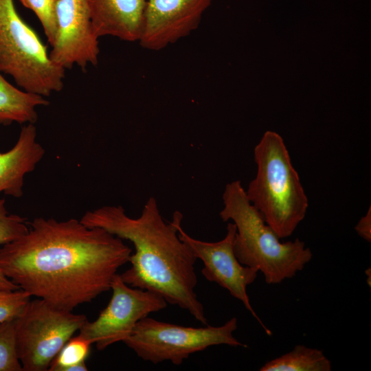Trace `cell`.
<instances>
[{"mask_svg":"<svg viewBox=\"0 0 371 371\" xmlns=\"http://www.w3.org/2000/svg\"><path fill=\"white\" fill-rule=\"evenodd\" d=\"M132 249L80 220L34 218L28 231L0 248V271L31 296L72 311L111 289Z\"/></svg>","mask_w":371,"mask_h":371,"instance_id":"cell-1","label":"cell"},{"mask_svg":"<svg viewBox=\"0 0 371 371\" xmlns=\"http://www.w3.org/2000/svg\"><path fill=\"white\" fill-rule=\"evenodd\" d=\"M182 218L177 211L171 221H166L155 198L150 196L137 218L128 216L121 205H105L87 212L80 221L133 243L131 266L120 274L126 284L159 294L168 304L188 311L206 326L204 308L195 293L197 259L179 236Z\"/></svg>","mask_w":371,"mask_h":371,"instance_id":"cell-2","label":"cell"},{"mask_svg":"<svg viewBox=\"0 0 371 371\" xmlns=\"http://www.w3.org/2000/svg\"><path fill=\"white\" fill-rule=\"evenodd\" d=\"M223 207L218 215L224 222L232 221L236 228L234 251L239 262L256 268L269 284L294 277L313 258L310 248L299 238L281 242L250 203L240 181L226 184Z\"/></svg>","mask_w":371,"mask_h":371,"instance_id":"cell-3","label":"cell"},{"mask_svg":"<svg viewBox=\"0 0 371 371\" xmlns=\"http://www.w3.org/2000/svg\"><path fill=\"white\" fill-rule=\"evenodd\" d=\"M254 157L257 172L247 197L280 238L289 237L304 220L308 201L282 137L266 131Z\"/></svg>","mask_w":371,"mask_h":371,"instance_id":"cell-4","label":"cell"},{"mask_svg":"<svg viewBox=\"0 0 371 371\" xmlns=\"http://www.w3.org/2000/svg\"><path fill=\"white\" fill-rule=\"evenodd\" d=\"M0 72L22 89L43 97L64 87L65 69L49 58L37 33L21 17L13 0H0Z\"/></svg>","mask_w":371,"mask_h":371,"instance_id":"cell-5","label":"cell"},{"mask_svg":"<svg viewBox=\"0 0 371 371\" xmlns=\"http://www.w3.org/2000/svg\"><path fill=\"white\" fill-rule=\"evenodd\" d=\"M237 318L219 326L190 327L146 317L135 326L124 343L139 358L154 364L169 361L181 365L192 354L209 347L228 345L247 347L234 337Z\"/></svg>","mask_w":371,"mask_h":371,"instance_id":"cell-6","label":"cell"},{"mask_svg":"<svg viewBox=\"0 0 371 371\" xmlns=\"http://www.w3.org/2000/svg\"><path fill=\"white\" fill-rule=\"evenodd\" d=\"M87 321L82 314L36 298L15 319L16 347L23 371L48 370L64 345Z\"/></svg>","mask_w":371,"mask_h":371,"instance_id":"cell-7","label":"cell"},{"mask_svg":"<svg viewBox=\"0 0 371 371\" xmlns=\"http://www.w3.org/2000/svg\"><path fill=\"white\" fill-rule=\"evenodd\" d=\"M112 296L97 319L88 320L79 334L99 350L124 341L136 324L150 313L164 309L168 303L159 294L126 284L117 273L111 284Z\"/></svg>","mask_w":371,"mask_h":371,"instance_id":"cell-8","label":"cell"},{"mask_svg":"<svg viewBox=\"0 0 371 371\" xmlns=\"http://www.w3.org/2000/svg\"><path fill=\"white\" fill-rule=\"evenodd\" d=\"M180 239L203 263L201 273L205 278L226 289L234 297L240 300L257 319L268 335L271 333L254 311L251 305L247 288L257 278L258 270L241 264L234 251V240L236 233L234 223H228L225 236L216 242H206L189 236L178 226Z\"/></svg>","mask_w":371,"mask_h":371,"instance_id":"cell-9","label":"cell"},{"mask_svg":"<svg viewBox=\"0 0 371 371\" xmlns=\"http://www.w3.org/2000/svg\"><path fill=\"white\" fill-rule=\"evenodd\" d=\"M57 30L49 52L51 60L64 69L77 65L85 70L96 65L100 54L87 0H59L56 6Z\"/></svg>","mask_w":371,"mask_h":371,"instance_id":"cell-10","label":"cell"},{"mask_svg":"<svg viewBox=\"0 0 371 371\" xmlns=\"http://www.w3.org/2000/svg\"><path fill=\"white\" fill-rule=\"evenodd\" d=\"M212 0H146L139 45L161 50L198 28Z\"/></svg>","mask_w":371,"mask_h":371,"instance_id":"cell-11","label":"cell"},{"mask_svg":"<svg viewBox=\"0 0 371 371\" xmlns=\"http://www.w3.org/2000/svg\"><path fill=\"white\" fill-rule=\"evenodd\" d=\"M93 29L98 38L111 36L139 41L146 0H87Z\"/></svg>","mask_w":371,"mask_h":371,"instance_id":"cell-12","label":"cell"},{"mask_svg":"<svg viewBox=\"0 0 371 371\" xmlns=\"http://www.w3.org/2000/svg\"><path fill=\"white\" fill-rule=\"evenodd\" d=\"M44 154L43 147L36 141L34 124H26L14 146L0 153V193L21 197L25 175L35 169Z\"/></svg>","mask_w":371,"mask_h":371,"instance_id":"cell-13","label":"cell"},{"mask_svg":"<svg viewBox=\"0 0 371 371\" xmlns=\"http://www.w3.org/2000/svg\"><path fill=\"white\" fill-rule=\"evenodd\" d=\"M48 104L45 97L18 89L0 72V124H34L36 108Z\"/></svg>","mask_w":371,"mask_h":371,"instance_id":"cell-14","label":"cell"},{"mask_svg":"<svg viewBox=\"0 0 371 371\" xmlns=\"http://www.w3.org/2000/svg\"><path fill=\"white\" fill-rule=\"evenodd\" d=\"M330 361L321 350L297 345L283 355L275 358L260 368V371H330Z\"/></svg>","mask_w":371,"mask_h":371,"instance_id":"cell-15","label":"cell"},{"mask_svg":"<svg viewBox=\"0 0 371 371\" xmlns=\"http://www.w3.org/2000/svg\"><path fill=\"white\" fill-rule=\"evenodd\" d=\"M92 344L80 334L71 337L52 361L49 371H87L85 361Z\"/></svg>","mask_w":371,"mask_h":371,"instance_id":"cell-16","label":"cell"},{"mask_svg":"<svg viewBox=\"0 0 371 371\" xmlns=\"http://www.w3.org/2000/svg\"><path fill=\"white\" fill-rule=\"evenodd\" d=\"M25 218L10 214L5 207L4 199H0V245L10 243L28 231ZM19 287L6 278L0 271V289L16 290Z\"/></svg>","mask_w":371,"mask_h":371,"instance_id":"cell-17","label":"cell"},{"mask_svg":"<svg viewBox=\"0 0 371 371\" xmlns=\"http://www.w3.org/2000/svg\"><path fill=\"white\" fill-rule=\"evenodd\" d=\"M15 319L0 324V371H23L16 352Z\"/></svg>","mask_w":371,"mask_h":371,"instance_id":"cell-18","label":"cell"},{"mask_svg":"<svg viewBox=\"0 0 371 371\" xmlns=\"http://www.w3.org/2000/svg\"><path fill=\"white\" fill-rule=\"evenodd\" d=\"M32 10L40 21L47 42L52 46L57 30L56 6L59 0H19Z\"/></svg>","mask_w":371,"mask_h":371,"instance_id":"cell-19","label":"cell"},{"mask_svg":"<svg viewBox=\"0 0 371 371\" xmlns=\"http://www.w3.org/2000/svg\"><path fill=\"white\" fill-rule=\"evenodd\" d=\"M31 297L27 292L21 289H0V324L19 317L30 301Z\"/></svg>","mask_w":371,"mask_h":371,"instance_id":"cell-20","label":"cell"},{"mask_svg":"<svg viewBox=\"0 0 371 371\" xmlns=\"http://www.w3.org/2000/svg\"><path fill=\"white\" fill-rule=\"evenodd\" d=\"M357 234L368 243L371 241V208L362 216L355 227Z\"/></svg>","mask_w":371,"mask_h":371,"instance_id":"cell-21","label":"cell"},{"mask_svg":"<svg viewBox=\"0 0 371 371\" xmlns=\"http://www.w3.org/2000/svg\"><path fill=\"white\" fill-rule=\"evenodd\" d=\"M366 276L368 277V278H367L368 284L370 287V286H371V281H370L371 280V270H370V268H368V269H366Z\"/></svg>","mask_w":371,"mask_h":371,"instance_id":"cell-22","label":"cell"}]
</instances>
